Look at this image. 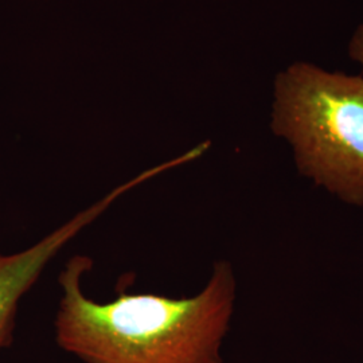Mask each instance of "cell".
Here are the masks:
<instances>
[{
  "label": "cell",
  "instance_id": "cell-3",
  "mask_svg": "<svg viewBox=\"0 0 363 363\" xmlns=\"http://www.w3.org/2000/svg\"><path fill=\"white\" fill-rule=\"evenodd\" d=\"M167 169L166 164L147 169L105 194L91 206L78 211L37 244L13 255L0 253V350L13 343L19 303L38 281L46 267L78 234L99 220L121 196Z\"/></svg>",
  "mask_w": 363,
  "mask_h": 363
},
{
  "label": "cell",
  "instance_id": "cell-2",
  "mask_svg": "<svg viewBox=\"0 0 363 363\" xmlns=\"http://www.w3.org/2000/svg\"><path fill=\"white\" fill-rule=\"evenodd\" d=\"M271 130L298 174L363 208V76L294 62L274 78Z\"/></svg>",
  "mask_w": 363,
  "mask_h": 363
},
{
  "label": "cell",
  "instance_id": "cell-1",
  "mask_svg": "<svg viewBox=\"0 0 363 363\" xmlns=\"http://www.w3.org/2000/svg\"><path fill=\"white\" fill-rule=\"evenodd\" d=\"M93 259L76 255L58 276L62 295L55 340L85 363H222L233 318V265L218 259L205 288L190 298L118 291L111 301L86 296L82 281Z\"/></svg>",
  "mask_w": 363,
  "mask_h": 363
},
{
  "label": "cell",
  "instance_id": "cell-4",
  "mask_svg": "<svg viewBox=\"0 0 363 363\" xmlns=\"http://www.w3.org/2000/svg\"><path fill=\"white\" fill-rule=\"evenodd\" d=\"M349 54L352 61L362 67L363 72V22L352 34L349 43ZM363 74V73H362Z\"/></svg>",
  "mask_w": 363,
  "mask_h": 363
}]
</instances>
